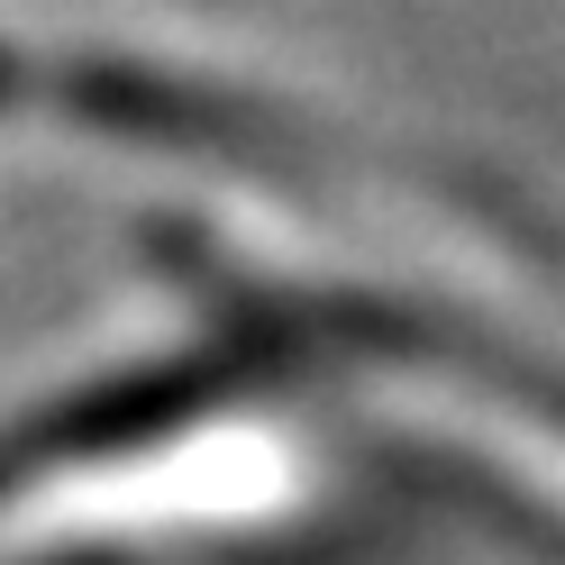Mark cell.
<instances>
[{"label":"cell","instance_id":"1","mask_svg":"<svg viewBox=\"0 0 565 565\" xmlns=\"http://www.w3.org/2000/svg\"><path fill=\"white\" fill-rule=\"evenodd\" d=\"M274 492H292V447L256 429L147 447L92 475H55L38 502L10 511V539H128V529H210L237 511H274Z\"/></svg>","mask_w":565,"mask_h":565}]
</instances>
